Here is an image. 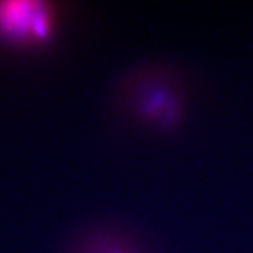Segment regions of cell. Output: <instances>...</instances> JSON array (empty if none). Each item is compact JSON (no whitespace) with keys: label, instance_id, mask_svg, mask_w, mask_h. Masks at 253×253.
Segmentation results:
<instances>
[{"label":"cell","instance_id":"obj_1","mask_svg":"<svg viewBox=\"0 0 253 253\" xmlns=\"http://www.w3.org/2000/svg\"><path fill=\"white\" fill-rule=\"evenodd\" d=\"M49 31V14L45 4L33 0L0 1V38L26 43L42 40Z\"/></svg>","mask_w":253,"mask_h":253}]
</instances>
